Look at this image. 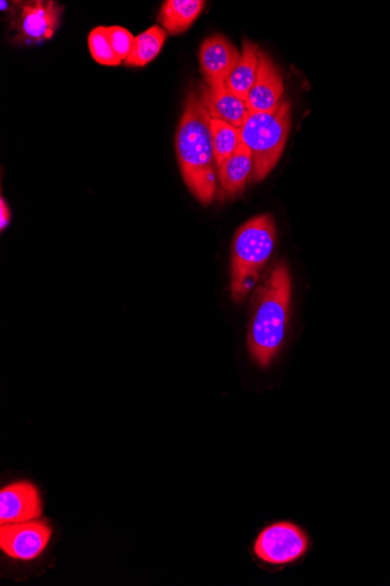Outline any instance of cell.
I'll return each instance as SVG.
<instances>
[{
	"label": "cell",
	"instance_id": "1",
	"mask_svg": "<svg viewBox=\"0 0 390 586\" xmlns=\"http://www.w3.org/2000/svg\"><path fill=\"white\" fill-rule=\"evenodd\" d=\"M176 151L185 184L203 206H210L217 193L211 117L193 90L177 129Z\"/></svg>",
	"mask_w": 390,
	"mask_h": 586
},
{
	"label": "cell",
	"instance_id": "2",
	"mask_svg": "<svg viewBox=\"0 0 390 586\" xmlns=\"http://www.w3.org/2000/svg\"><path fill=\"white\" fill-rule=\"evenodd\" d=\"M292 305V276L278 264L259 289L249 332V350L263 369L268 368L283 347Z\"/></svg>",
	"mask_w": 390,
	"mask_h": 586
},
{
	"label": "cell",
	"instance_id": "3",
	"mask_svg": "<svg viewBox=\"0 0 390 586\" xmlns=\"http://www.w3.org/2000/svg\"><path fill=\"white\" fill-rule=\"evenodd\" d=\"M276 242V226L271 214L252 218L236 231L232 247L231 291L241 302L256 285Z\"/></svg>",
	"mask_w": 390,
	"mask_h": 586
},
{
	"label": "cell",
	"instance_id": "4",
	"mask_svg": "<svg viewBox=\"0 0 390 586\" xmlns=\"http://www.w3.org/2000/svg\"><path fill=\"white\" fill-rule=\"evenodd\" d=\"M292 128L289 100L282 98L272 112L251 113L241 127L242 144L247 147L254 161L253 181H261L278 164Z\"/></svg>",
	"mask_w": 390,
	"mask_h": 586
},
{
	"label": "cell",
	"instance_id": "5",
	"mask_svg": "<svg viewBox=\"0 0 390 586\" xmlns=\"http://www.w3.org/2000/svg\"><path fill=\"white\" fill-rule=\"evenodd\" d=\"M310 537L299 525L282 521L271 524L257 536L254 544L256 557L275 567L292 565L310 550Z\"/></svg>",
	"mask_w": 390,
	"mask_h": 586
},
{
	"label": "cell",
	"instance_id": "6",
	"mask_svg": "<svg viewBox=\"0 0 390 586\" xmlns=\"http://www.w3.org/2000/svg\"><path fill=\"white\" fill-rule=\"evenodd\" d=\"M64 10L63 6L52 0L12 3L9 14L15 34L13 42L18 45L46 42L60 27Z\"/></svg>",
	"mask_w": 390,
	"mask_h": 586
},
{
	"label": "cell",
	"instance_id": "7",
	"mask_svg": "<svg viewBox=\"0 0 390 586\" xmlns=\"http://www.w3.org/2000/svg\"><path fill=\"white\" fill-rule=\"evenodd\" d=\"M52 537V529L43 520L2 524L0 550L9 557L32 561L45 552Z\"/></svg>",
	"mask_w": 390,
	"mask_h": 586
},
{
	"label": "cell",
	"instance_id": "8",
	"mask_svg": "<svg viewBox=\"0 0 390 586\" xmlns=\"http://www.w3.org/2000/svg\"><path fill=\"white\" fill-rule=\"evenodd\" d=\"M43 514V501L38 489L29 481L9 484L0 492V522L23 523Z\"/></svg>",
	"mask_w": 390,
	"mask_h": 586
},
{
	"label": "cell",
	"instance_id": "9",
	"mask_svg": "<svg viewBox=\"0 0 390 586\" xmlns=\"http://www.w3.org/2000/svg\"><path fill=\"white\" fill-rule=\"evenodd\" d=\"M241 53L223 35H212L204 40L199 51L200 69L204 83H225L239 63Z\"/></svg>",
	"mask_w": 390,
	"mask_h": 586
},
{
	"label": "cell",
	"instance_id": "10",
	"mask_svg": "<svg viewBox=\"0 0 390 586\" xmlns=\"http://www.w3.org/2000/svg\"><path fill=\"white\" fill-rule=\"evenodd\" d=\"M283 93L284 80L280 70L268 54L260 51L257 76L245 104L251 113L272 112L280 105Z\"/></svg>",
	"mask_w": 390,
	"mask_h": 586
},
{
	"label": "cell",
	"instance_id": "11",
	"mask_svg": "<svg viewBox=\"0 0 390 586\" xmlns=\"http://www.w3.org/2000/svg\"><path fill=\"white\" fill-rule=\"evenodd\" d=\"M199 97L211 118L238 128L243 126L251 114L245 101L238 97L225 83H204L201 85Z\"/></svg>",
	"mask_w": 390,
	"mask_h": 586
},
{
	"label": "cell",
	"instance_id": "12",
	"mask_svg": "<svg viewBox=\"0 0 390 586\" xmlns=\"http://www.w3.org/2000/svg\"><path fill=\"white\" fill-rule=\"evenodd\" d=\"M221 188L225 197L241 195L253 176L254 161L251 150L243 144L218 168Z\"/></svg>",
	"mask_w": 390,
	"mask_h": 586
},
{
	"label": "cell",
	"instance_id": "13",
	"mask_svg": "<svg viewBox=\"0 0 390 586\" xmlns=\"http://www.w3.org/2000/svg\"><path fill=\"white\" fill-rule=\"evenodd\" d=\"M204 4L201 0H168L160 9L158 23L170 34H180L191 28Z\"/></svg>",
	"mask_w": 390,
	"mask_h": 586
},
{
	"label": "cell",
	"instance_id": "14",
	"mask_svg": "<svg viewBox=\"0 0 390 586\" xmlns=\"http://www.w3.org/2000/svg\"><path fill=\"white\" fill-rule=\"evenodd\" d=\"M257 44L244 40L238 65L231 73L225 84L241 100L245 101L252 91L259 71Z\"/></svg>",
	"mask_w": 390,
	"mask_h": 586
},
{
	"label": "cell",
	"instance_id": "15",
	"mask_svg": "<svg viewBox=\"0 0 390 586\" xmlns=\"http://www.w3.org/2000/svg\"><path fill=\"white\" fill-rule=\"evenodd\" d=\"M168 33L159 25H154L135 38L133 50L125 62L128 67L147 66L160 53L166 44Z\"/></svg>",
	"mask_w": 390,
	"mask_h": 586
},
{
	"label": "cell",
	"instance_id": "16",
	"mask_svg": "<svg viewBox=\"0 0 390 586\" xmlns=\"http://www.w3.org/2000/svg\"><path fill=\"white\" fill-rule=\"evenodd\" d=\"M211 132L217 167L219 168L242 145L241 128L211 118Z\"/></svg>",
	"mask_w": 390,
	"mask_h": 586
},
{
	"label": "cell",
	"instance_id": "17",
	"mask_svg": "<svg viewBox=\"0 0 390 586\" xmlns=\"http://www.w3.org/2000/svg\"><path fill=\"white\" fill-rule=\"evenodd\" d=\"M88 44L96 63L105 66H119L123 63L113 50L107 28L99 27L93 30L88 38Z\"/></svg>",
	"mask_w": 390,
	"mask_h": 586
},
{
	"label": "cell",
	"instance_id": "18",
	"mask_svg": "<svg viewBox=\"0 0 390 586\" xmlns=\"http://www.w3.org/2000/svg\"><path fill=\"white\" fill-rule=\"evenodd\" d=\"M107 31L114 52L122 62H126L133 50L135 36L130 31L120 27L107 28Z\"/></svg>",
	"mask_w": 390,
	"mask_h": 586
},
{
	"label": "cell",
	"instance_id": "19",
	"mask_svg": "<svg viewBox=\"0 0 390 586\" xmlns=\"http://www.w3.org/2000/svg\"><path fill=\"white\" fill-rule=\"evenodd\" d=\"M11 220V211L7 203V200L2 197L0 198V230L4 231Z\"/></svg>",
	"mask_w": 390,
	"mask_h": 586
}]
</instances>
